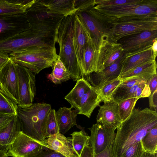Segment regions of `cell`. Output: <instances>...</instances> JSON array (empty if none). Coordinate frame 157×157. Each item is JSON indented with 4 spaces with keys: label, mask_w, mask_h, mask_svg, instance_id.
<instances>
[{
    "label": "cell",
    "mask_w": 157,
    "mask_h": 157,
    "mask_svg": "<svg viewBox=\"0 0 157 157\" xmlns=\"http://www.w3.org/2000/svg\"><path fill=\"white\" fill-rule=\"evenodd\" d=\"M148 98L149 109L157 112V90L151 94Z\"/></svg>",
    "instance_id": "44"
},
{
    "label": "cell",
    "mask_w": 157,
    "mask_h": 157,
    "mask_svg": "<svg viewBox=\"0 0 157 157\" xmlns=\"http://www.w3.org/2000/svg\"><path fill=\"white\" fill-rule=\"evenodd\" d=\"M125 54L124 52L113 63L105 68L101 71L91 73L85 79L98 91L105 85L119 77Z\"/></svg>",
    "instance_id": "16"
},
{
    "label": "cell",
    "mask_w": 157,
    "mask_h": 157,
    "mask_svg": "<svg viewBox=\"0 0 157 157\" xmlns=\"http://www.w3.org/2000/svg\"><path fill=\"white\" fill-rule=\"evenodd\" d=\"M139 99L137 97L132 98L117 102L118 114L121 122L130 116L136 101Z\"/></svg>",
    "instance_id": "34"
},
{
    "label": "cell",
    "mask_w": 157,
    "mask_h": 157,
    "mask_svg": "<svg viewBox=\"0 0 157 157\" xmlns=\"http://www.w3.org/2000/svg\"><path fill=\"white\" fill-rule=\"evenodd\" d=\"M88 129L91 132L89 142L93 154H96L104 150L108 144L114 140L117 128L97 122Z\"/></svg>",
    "instance_id": "12"
},
{
    "label": "cell",
    "mask_w": 157,
    "mask_h": 157,
    "mask_svg": "<svg viewBox=\"0 0 157 157\" xmlns=\"http://www.w3.org/2000/svg\"><path fill=\"white\" fill-rule=\"evenodd\" d=\"M89 10L102 27L103 37L109 43H117L124 37L145 31L157 30V14L110 19L97 15L92 8Z\"/></svg>",
    "instance_id": "2"
},
{
    "label": "cell",
    "mask_w": 157,
    "mask_h": 157,
    "mask_svg": "<svg viewBox=\"0 0 157 157\" xmlns=\"http://www.w3.org/2000/svg\"><path fill=\"white\" fill-rule=\"evenodd\" d=\"M14 117L8 115L0 114V129L8 125Z\"/></svg>",
    "instance_id": "45"
},
{
    "label": "cell",
    "mask_w": 157,
    "mask_h": 157,
    "mask_svg": "<svg viewBox=\"0 0 157 157\" xmlns=\"http://www.w3.org/2000/svg\"><path fill=\"white\" fill-rule=\"evenodd\" d=\"M11 60L8 53L0 52V71Z\"/></svg>",
    "instance_id": "46"
},
{
    "label": "cell",
    "mask_w": 157,
    "mask_h": 157,
    "mask_svg": "<svg viewBox=\"0 0 157 157\" xmlns=\"http://www.w3.org/2000/svg\"><path fill=\"white\" fill-rule=\"evenodd\" d=\"M157 40V30H146L124 37L118 41L125 53L132 52L151 46Z\"/></svg>",
    "instance_id": "15"
},
{
    "label": "cell",
    "mask_w": 157,
    "mask_h": 157,
    "mask_svg": "<svg viewBox=\"0 0 157 157\" xmlns=\"http://www.w3.org/2000/svg\"><path fill=\"white\" fill-rule=\"evenodd\" d=\"M152 50L156 56L157 55V40H156L153 43L152 46Z\"/></svg>",
    "instance_id": "50"
},
{
    "label": "cell",
    "mask_w": 157,
    "mask_h": 157,
    "mask_svg": "<svg viewBox=\"0 0 157 157\" xmlns=\"http://www.w3.org/2000/svg\"><path fill=\"white\" fill-rule=\"evenodd\" d=\"M46 142L48 147L66 157H78L73 149L71 137L58 133L48 137Z\"/></svg>",
    "instance_id": "20"
},
{
    "label": "cell",
    "mask_w": 157,
    "mask_h": 157,
    "mask_svg": "<svg viewBox=\"0 0 157 157\" xmlns=\"http://www.w3.org/2000/svg\"><path fill=\"white\" fill-rule=\"evenodd\" d=\"M35 0H0V14L25 13Z\"/></svg>",
    "instance_id": "26"
},
{
    "label": "cell",
    "mask_w": 157,
    "mask_h": 157,
    "mask_svg": "<svg viewBox=\"0 0 157 157\" xmlns=\"http://www.w3.org/2000/svg\"><path fill=\"white\" fill-rule=\"evenodd\" d=\"M55 109H51L48 117L46 126V139L50 136L59 133Z\"/></svg>",
    "instance_id": "37"
},
{
    "label": "cell",
    "mask_w": 157,
    "mask_h": 157,
    "mask_svg": "<svg viewBox=\"0 0 157 157\" xmlns=\"http://www.w3.org/2000/svg\"><path fill=\"white\" fill-rule=\"evenodd\" d=\"M152 46L136 52L125 53L120 75L147 61L156 60V56L152 50Z\"/></svg>",
    "instance_id": "17"
},
{
    "label": "cell",
    "mask_w": 157,
    "mask_h": 157,
    "mask_svg": "<svg viewBox=\"0 0 157 157\" xmlns=\"http://www.w3.org/2000/svg\"><path fill=\"white\" fill-rule=\"evenodd\" d=\"M157 125V112L146 108L134 109L130 116L117 128L113 144V157H121L130 147L140 141Z\"/></svg>",
    "instance_id": "1"
},
{
    "label": "cell",
    "mask_w": 157,
    "mask_h": 157,
    "mask_svg": "<svg viewBox=\"0 0 157 157\" xmlns=\"http://www.w3.org/2000/svg\"><path fill=\"white\" fill-rule=\"evenodd\" d=\"M25 13L31 29L56 34L65 16L52 12L40 0H35Z\"/></svg>",
    "instance_id": "8"
},
{
    "label": "cell",
    "mask_w": 157,
    "mask_h": 157,
    "mask_svg": "<svg viewBox=\"0 0 157 157\" xmlns=\"http://www.w3.org/2000/svg\"><path fill=\"white\" fill-rule=\"evenodd\" d=\"M95 5V0H75L74 6L76 11L88 9Z\"/></svg>",
    "instance_id": "41"
},
{
    "label": "cell",
    "mask_w": 157,
    "mask_h": 157,
    "mask_svg": "<svg viewBox=\"0 0 157 157\" xmlns=\"http://www.w3.org/2000/svg\"><path fill=\"white\" fill-rule=\"evenodd\" d=\"M143 152L140 141L129 147L121 157H141Z\"/></svg>",
    "instance_id": "39"
},
{
    "label": "cell",
    "mask_w": 157,
    "mask_h": 157,
    "mask_svg": "<svg viewBox=\"0 0 157 157\" xmlns=\"http://www.w3.org/2000/svg\"><path fill=\"white\" fill-rule=\"evenodd\" d=\"M92 10L97 15L114 19L157 14V1L140 0L139 2L104 7L94 6Z\"/></svg>",
    "instance_id": "7"
},
{
    "label": "cell",
    "mask_w": 157,
    "mask_h": 157,
    "mask_svg": "<svg viewBox=\"0 0 157 157\" xmlns=\"http://www.w3.org/2000/svg\"><path fill=\"white\" fill-rule=\"evenodd\" d=\"M151 94L157 90V74L153 75L147 82Z\"/></svg>",
    "instance_id": "48"
},
{
    "label": "cell",
    "mask_w": 157,
    "mask_h": 157,
    "mask_svg": "<svg viewBox=\"0 0 157 157\" xmlns=\"http://www.w3.org/2000/svg\"><path fill=\"white\" fill-rule=\"evenodd\" d=\"M100 106L97 116V122L116 127L121 123L119 117L117 103L112 100L104 102Z\"/></svg>",
    "instance_id": "19"
},
{
    "label": "cell",
    "mask_w": 157,
    "mask_h": 157,
    "mask_svg": "<svg viewBox=\"0 0 157 157\" xmlns=\"http://www.w3.org/2000/svg\"><path fill=\"white\" fill-rule=\"evenodd\" d=\"M76 81L73 88L64 98L70 103L71 107L78 109L81 98L92 86L89 82L82 78Z\"/></svg>",
    "instance_id": "28"
},
{
    "label": "cell",
    "mask_w": 157,
    "mask_h": 157,
    "mask_svg": "<svg viewBox=\"0 0 157 157\" xmlns=\"http://www.w3.org/2000/svg\"><path fill=\"white\" fill-rule=\"evenodd\" d=\"M140 0H95L94 6L104 7L136 3Z\"/></svg>",
    "instance_id": "38"
},
{
    "label": "cell",
    "mask_w": 157,
    "mask_h": 157,
    "mask_svg": "<svg viewBox=\"0 0 157 157\" xmlns=\"http://www.w3.org/2000/svg\"><path fill=\"white\" fill-rule=\"evenodd\" d=\"M30 28L25 13L11 15L0 14V41Z\"/></svg>",
    "instance_id": "14"
},
{
    "label": "cell",
    "mask_w": 157,
    "mask_h": 157,
    "mask_svg": "<svg viewBox=\"0 0 157 157\" xmlns=\"http://www.w3.org/2000/svg\"><path fill=\"white\" fill-rule=\"evenodd\" d=\"M0 157H8L7 153L0 150Z\"/></svg>",
    "instance_id": "51"
},
{
    "label": "cell",
    "mask_w": 157,
    "mask_h": 157,
    "mask_svg": "<svg viewBox=\"0 0 157 157\" xmlns=\"http://www.w3.org/2000/svg\"><path fill=\"white\" fill-rule=\"evenodd\" d=\"M0 91L17 105L19 104L16 64L11 60L0 71Z\"/></svg>",
    "instance_id": "13"
},
{
    "label": "cell",
    "mask_w": 157,
    "mask_h": 157,
    "mask_svg": "<svg viewBox=\"0 0 157 157\" xmlns=\"http://www.w3.org/2000/svg\"><path fill=\"white\" fill-rule=\"evenodd\" d=\"M17 104L0 91V114L17 115Z\"/></svg>",
    "instance_id": "35"
},
{
    "label": "cell",
    "mask_w": 157,
    "mask_h": 157,
    "mask_svg": "<svg viewBox=\"0 0 157 157\" xmlns=\"http://www.w3.org/2000/svg\"><path fill=\"white\" fill-rule=\"evenodd\" d=\"M124 52L120 44L108 42L102 56V62L104 68L113 63Z\"/></svg>",
    "instance_id": "30"
},
{
    "label": "cell",
    "mask_w": 157,
    "mask_h": 157,
    "mask_svg": "<svg viewBox=\"0 0 157 157\" xmlns=\"http://www.w3.org/2000/svg\"><path fill=\"white\" fill-rule=\"evenodd\" d=\"M147 81H142L129 88H123L118 86L114 92L112 100L117 102L125 99L137 97L139 98L148 97L151 92Z\"/></svg>",
    "instance_id": "18"
},
{
    "label": "cell",
    "mask_w": 157,
    "mask_h": 157,
    "mask_svg": "<svg viewBox=\"0 0 157 157\" xmlns=\"http://www.w3.org/2000/svg\"><path fill=\"white\" fill-rule=\"evenodd\" d=\"M101 101L98 91L92 86L81 98L79 105L78 114L84 115L90 118L94 109L100 106Z\"/></svg>",
    "instance_id": "23"
},
{
    "label": "cell",
    "mask_w": 157,
    "mask_h": 157,
    "mask_svg": "<svg viewBox=\"0 0 157 157\" xmlns=\"http://www.w3.org/2000/svg\"><path fill=\"white\" fill-rule=\"evenodd\" d=\"M89 35V32L78 16L75 14L74 41L79 66L83 57Z\"/></svg>",
    "instance_id": "22"
},
{
    "label": "cell",
    "mask_w": 157,
    "mask_h": 157,
    "mask_svg": "<svg viewBox=\"0 0 157 157\" xmlns=\"http://www.w3.org/2000/svg\"><path fill=\"white\" fill-rule=\"evenodd\" d=\"M140 141L143 151L157 153V125L153 128Z\"/></svg>",
    "instance_id": "33"
},
{
    "label": "cell",
    "mask_w": 157,
    "mask_h": 157,
    "mask_svg": "<svg viewBox=\"0 0 157 157\" xmlns=\"http://www.w3.org/2000/svg\"><path fill=\"white\" fill-rule=\"evenodd\" d=\"M75 19V13L65 16L56 34V42L59 47V59L74 81L82 78L74 41Z\"/></svg>",
    "instance_id": "3"
},
{
    "label": "cell",
    "mask_w": 157,
    "mask_h": 157,
    "mask_svg": "<svg viewBox=\"0 0 157 157\" xmlns=\"http://www.w3.org/2000/svg\"><path fill=\"white\" fill-rule=\"evenodd\" d=\"M52 71L48 78L55 84H59L71 79L70 74L58 58L52 64Z\"/></svg>",
    "instance_id": "31"
},
{
    "label": "cell",
    "mask_w": 157,
    "mask_h": 157,
    "mask_svg": "<svg viewBox=\"0 0 157 157\" xmlns=\"http://www.w3.org/2000/svg\"><path fill=\"white\" fill-rule=\"evenodd\" d=\"M72 108L71 107H60L56 112L59 132L63 134L66 133L74 126H78L76 118L78 110H72Z\"/></svg>",
    "instance_id": "24"
},
{
    "label": "cell",
    "mask_w": 157,
    "mask_h": 157,
    "mask_svg": "<svg viewBox=\"0 0 157 157\" xmlns=\"http://www.w3.org/2000/svg\"><path fill=\"white\" fill-rule=\"evenodd\" d=\"M56 42V33L30 28L0 41V52L10 54L31 47H55Z\"/></svg>",
    "instance_id": "6"
},
{
    "label": "cell",
    "mask_w": 157,
    "mask_h": 157,
    "mask_svg": "<svg viewBox=\"0 0 157 157\" xmlns=\"http://www.w3.org/2000/svg\"><path fill=\"white\" fill-rule=\"evenodd\" d=\"M80 157H93L92 148L89 141L84 147Z\"/></svg>",
    "instance_id": "47"
},
{
    "label": "cell",
    "mask_w": 157,
    "mask_h": 157,
    "mask_svg": "<svg viewBox=\"0 0 157 157\" xmlns=\"http://www.w3.org/2000/svg\"><path fill=\"white\" fill-rule=\"evenodd\" d=\"M16 67L19 98L18 107L24 108L33 103L36 93V74L17 64Z\"/></svg>",
    "instance_id": "10"
},
{
    "label": "cell",
    "mask_w": 157,
    "mask_h": 157,
    "mask_svg": "<svg viewBox=\"0 0 157 157\" xmlns=\"http://www.w3.org/2000/svg\"><path fill=\"white\" fill-rule=\"evenodd\" d=\"M51 11L65 16L75 13V0H40Z\"/></svg>",
    "instance_id": "29"
},
{
    "label": "cell",
    "mask_w": 157,
    "mask_h": 157,
    "mask_svg": "<svg viewBox=\"0 0 157 157\" xmlns=\"http://www.w3.org/2000/svg\"><path fill=\"white\" fill-rule=\"evenodd\" d=\"M122 82L119 78L107 84L98 90L100 97L103 102L112 100V95Z\"/></svg>",
    "instance_id": "36"
},
{
    "label": "cell",
    "mask_w": 157,
    "mask_h": 157,
    "mask_svg": "<svg viewBox=\"0 0 157 157\" xmlns=\"http://www.w3.org/2000/svg\"><path fill=\"white\" fill-rule=\"evenodd\" d=\"M21 131V124L17 115L8 125L0 129V150L7 153L10 145Z\"/></svg>",
    "instance_id": "21"
},
{
    "label": "cell",
    "mask_w": 157,
    "mask_h": 157,
    "mask_svg": "<svg viewBox=\"0 0 157 157\" xmlns=\"http://www.w3.org/2000/svg\"><path fill=\"white\" fill-rule=\"evenodd\" d=\"M89 9L76 11L75 14L78 16L91 37L100 40L103 37V30Z\"/></svg>",
    "instance_id": "25"
},
{
    "label": "cell",
    "mask_w": 157,
    "mask_h": 157,
    "mask_svg": "<svg viewBox=\"0 0 157 157\" xmlns=\"http://www.w3.org/2000/svg\"><path fill=\"white\" fill-rule=\"evenodd\" d=\"M156 69V60H150L120 75L119 78L123 80L132 77H138L148 81L153 75L157 74Z\"/></svg>",
    "instance_id": "27"
},
{
    "label": "cell",
    "mask_w": 157,
    "mask_h": 157,
    "mask_svg": "<svg viewBox=\"0 0 157 157\" xmlns=\"http://www.w3.org/2000/svg\"><path fill=\"white\" fill-rule=\"evenodd\" d=\"M108 42L103 37L100 40L92 37L89 33L79 65L82 78L85 79L90 74L98 73L104 69L102 62V56Z\"/></svg>",
    "instance_id": "9"
},
{
    "label": "cell",
    "mask_w": 157,
    "mask_h": 157,
    "mask_svg": "<svg viewBox=\"0 0 157 157\" xmlns=\"http://www.w3.org/2000/svg\"><path fill=\"white\" fill-rule=\"evenodd\" d=\"M77 127L80 131L74 132L71 135L73 149L78 156L80 157L84 147L89 141L90 136L85 132L84 127L80 125H78Z\"/></svg>",
    "instance_id": "32"
},
{
    "label": "cell",
    "mask_w": 157,
    "mask_h": 157,
    "mask_svg": "<svg viewBox=\"0 0 157 157\" xmlns=\"http://www.w3.org/2000/svg\"><path fill=\"white\" fill-rule=\"evenodd\" d=\"M30 157H66L48 146L43 147L33 155Z\"/></svg>",
    "instance_id": "40"
},
{
    "label": "cell",
    "mask_w": 157,
    "mask_h": 157,
    "mask_svg": "<svg viewBox=\"0 0 157 157\" xmlns=\"http://www.w3.org/2000/svg\"><path fill=\"white\" fill-rule=\"evenodd\" d=\"M157 153H151L143 152L141 157H157Z\"/></svg>",
    "instance_id": "49"
},
{
    "label": "cell",
    "mask_w": 157,
    "mask_h": 157,
    "mask_svg": "<svg viewBox=\"0 0 157 157\" xmlns=\"http://www.w3.org/2000/svg\"><path fill=\"white\" fill-rule=\"evenodd\" d=\"M9 55L13 62L37 74L44 69L52 67L53 63L59 58L55 47H31Z\"/></svg>",
    "instance_id": "5"
},
{
    "label": "cell",
    "mask_w": 157,
    "mask_h": 157,
    "mask_svg": "<svg viewBox=\"0 0 157 157\" xmlns=\"http://www.w3.org/2000/svg\"><path fill=\"white\" fill-rule=\"evenodd\" d=\"M122 80V82L118 86L123 88H130L138 83L147 81L143 78L138 77H132Z\"/></svg>",
    "instance_id": "42"
},
{
    "label": "cell",
    "mask_w": 157,
    "mask_h": 157,
    "mask_svg": "<svg viewBox=\"0 0 157 157\" xmlns=\"http://www.w3.org/2000/svg\"><path fill=\"white\" fill-rule=\"evenodd\" d=\"M47 145L46 142L35 139L21 131L10 145L7 154L12 157H30Z\"/></svg>",
    "instance_id": "11"
},
{
    "label": "cell",
    "mask_w": 157,
    "mask_h": 157,
    "mask_svg": "<svg viewBox=\"0 0 157 157\" xmlns=\"http://www.w3.org/2000/svg\"><path fill=\"white\" fill-rule=\"evenodd\" d=\"M113 141L111 142L106 148L101 152L93 154V157H113L112 148Z\"/></svg>",
    "instance_id": "43"
},
{
    "label": "cell",
    "mask_w": 157,
    "mask_h": 157,
    "mask_svg": "<svg viewBox=\"0 0 157 157\" xmlns=\"http://www.w3.org/2000/svg\"><path fill=\"white\" fill-rule=\"evenodd\" d=\"M51 109L50 104L43 102L18 107L17 116L21 131L35 139L46 142L47 118Z\"/></svg>",
    "instance_id": "4"
}]
</instances>
